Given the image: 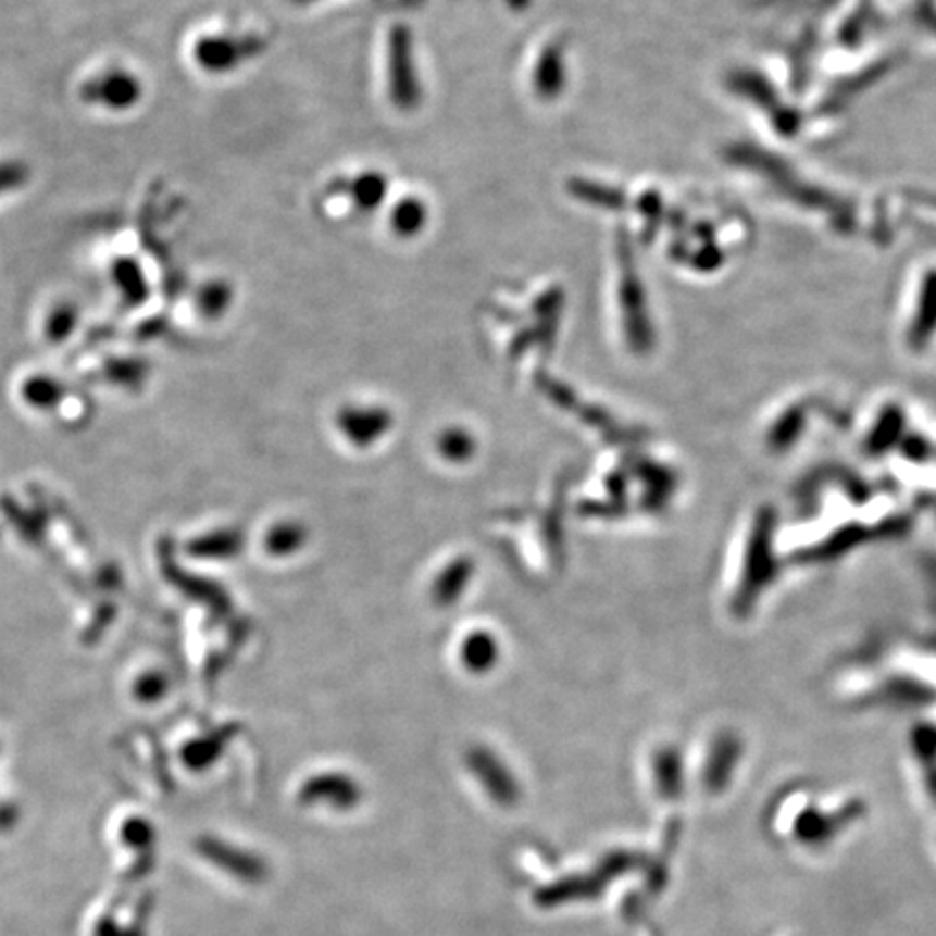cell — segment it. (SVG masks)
Here are the masks:
<instances>
[{"label":"cell","mask_w":936,"mask_h":936,"mask_svg":"<svg viewBox=\"0 0 936 936\" xmlns=\"http://www.w3.org/2000/svg\"><path fill=\"white\" fill-rule=\"evenodd\" d=\"M425 217H427L425 204L416 198H405V200L395 204V209L390 213V224H392V230L397 235L412 237L423 228Z\"/></svg>","instance_id":"3957f363"},{"label":"cell","mask_w":936,"mask_h":936,"mask_svg":"<svg viewBox=\"0 0 936 936\" xmlns=\"http://www.w3.org/2000/svg\"><path fill=\"white\" fill-rule=\"evenodd\" d=\"M534 89L542 98H556L564 89V61H562V48L558 43H551L542 50L540 61L536 63L534 72Z\"/></svg>","instance_id":"7a4b0ae2"},{"label":"cell","mask_w":936,"mask_h":936,"mask_svg":"<svg viewBox=\"0 0 936 936\" xmlns=\"http://www.w3.org/2000/svg\"><path fill=\"white\" fill-rule=\"evenodd\" d=\"M388 89L397 109L410 111L419 107L421 85L414 70L412 39L405 26H395L388 39Z\"/></svg>","instance_id":"6da1fadb"},{"label":"cell","mask_w":936,"mask_h":936,"mask_svg":"<svg viewBox=\"0 0 936 936\" xmlns=\"http://www.w3.org/2000/svg\"><path fill=\"white\" fill-rule=\"evenodd\" d=\"M384 194L386 180L373 172L355 178L351 187V196L362 207V211H371L375 204H379V200H384Z\"/></svg>","instance_id":"277c9868"}]
</instances>
